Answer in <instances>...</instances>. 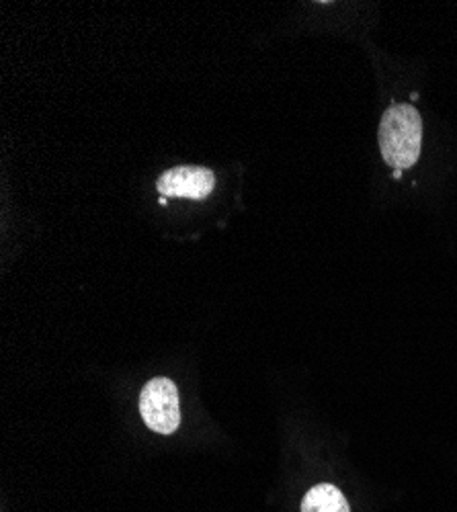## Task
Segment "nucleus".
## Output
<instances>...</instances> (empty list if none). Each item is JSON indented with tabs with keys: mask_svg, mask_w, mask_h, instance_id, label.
Instances as JSON below:
<instances>
[{
	"mask_svg": "<svg viewBox=\"0 0 457 512\" xmlns=\"http://www.w3.org/2000/svg\"><path fill=\"white\" fill-rule=\"evenodd\" d=\"M216 177L212 170L201 166H177L166 170L158 179V191L166 197H185L201 201L212 193Z\"/></svg>",
	"mask_w": 457,
	"mask_h": 512,
	"instance_id": "nucleus-3",
	"label": "nucleus"
},
{
	"mask_svg": "<svg viewBox=\"0 0 457 512\" xmlns=\"http://www.w3.org/2000/svg\"><path fill=\"white\" fill-rule=\"evenodd\" d=\"M140 412L146 426L160 435H173L181 424L177 386L166 377L150 379L140 396Z\"/></svg>",
	"mask_w": 457,
	"mask_h": 512,
	"instance_id": "nucleus-2",
	"label": "nucleus"
},
{
	"mask_svg": "<svg viewBox=\"0 0 457 512\" xmlns=\"http://www.w3.org/2000/svg\"><path fill=\"white\" fill-rule=\"evenodd\" d=\"M380 150L388 166L406 170L417 164L423 146V119L408 103L386 109L380 123Z\"/></svg>",
	"mask_w": 457,
	"mask_h": 512,
	"instance_id": "nucleus-1",
	"label": "nucleus"
},
{
	"mask_svg": "<svg viewBox=\"0 0 457 512\" xmlns=\"http://www.w3.org/2000/svg\"><path fill=\"white\" fill-rule=\"evenodd\" d=\"M302 512H351V508L337 486L318 484L304 496Z\"/></svg>",
	"mask_w": 457,
	"mask_h": 512,
	"instance_id": "nucleus-4",
	"label": "nucleus"
}]
</instances>
